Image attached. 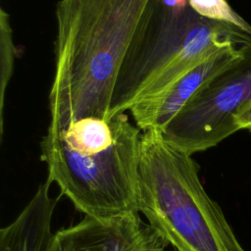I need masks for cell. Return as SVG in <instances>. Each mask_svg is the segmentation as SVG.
Returning a JSON list of instances; mask_svg holds the SVG:
<instances>
[{
	"label": "cell",
	"mask_w": 251,
	"mask_h": 251,
	"mask_svg": "<svg viewBox=\"0 0 251 251\" xmlns=\"http://www.w3.org/2000/svg\"><path fill=\"white\" fill-rule=\"evenodd\" d=\"M150 3L151 0L58 1L47 131H59L83 117L110 120L118 74Z\"/></svg>",
	"instance_id": "6da1fadb"
},
{
	"label": "cell",
	"mask_w": 251,
	"mask_h": 251,
	"mask_svg": "<svg viewBox=\"0 0 251 251\" xmlns=\"http://www.w3.org/2000/svg\"><path fill=\"white\" fill-rule=\"evenodd\" d=\"M142 131L126 113L109 121L89 116L40 142L47 179L85 216L107 218L138 212Z\"/></svg>",
	"instance_id": "7a4b0ae2"
},
{
	"label": "cell",
	"mask_w": 251,
	"mask_h": 251,
	"mask_svg": "<svg viewBox=\"0 0 251 251\" xmlns=\"http://www.w3.org/2000/svg\"><path fill=\"white\" fill-rule=\"evenodd\" d=\"M250 42L244 29L198 15L188 0H151L118 74L110 119L139 101L160 96L214 54Z\"/></svg>",
	"instance_id": "3957f363"
},
{
	"label": "cell",
	"mask_w": 251,
	"mask_h": 251,
	"mask_svg": "<svg viewBox=\"0 0 251 251\" xmlns=\"http://www.w3.org/2000/svg\"><path fill=\"white\" fill-rule=\"evenodd\" d=\"M138 212L176 251H245L204 189L197 163L156 126L141 133Z\"/></svg>",
	"instance_id": "277c9868"
},
{
	"label": "cell",
	"mask_w": 251,
	"mask_h": 251,
	"mask_svg": "<svg viewBox=\"0 0 251 251\" xmlns=\"http://www.w3.org/2000/svg\"><path fill=\"white\" fill-rule=\"evenodd\" d=\"M251 102V42L171 119L164 139L189 155L215 147L240 130L236 118Z\"/></svg>",
	"instance_id": "5b68a950"
},
{
	"label": "cell",
	"mask_w": 251,
	"mask_h": 251,
	"mask_svg": "<svg viewBox=\"0 0 251 251\" xmlns=\"http://www.w3.org/2000/svg\"><path fill=\"white\" fill-rule=\"evenodd\" d=\"M167 243L138 213L97 218L84 216L57 230L47 251H166Z\"/></svg>",
	"instance_id": "8992f818"
},
{
	"label": "cell",
	"mask_w": 251,
	"mask_h": 251,
	"mask_svg": "<svg viewBox=\"0 0 251 251\" xmlns=\"http://www.w3.org/2000/svg\"><path fill=\"white\" fill-rule=\"evenodd\" d=\"M239 55L240 47L224 49L189 70L160 96L137 102L129 109L134 125L141 131L151 126L162 129L202 86Z\"/></svg>",
	"instance_id": "52a82bcc"
},
{
	"label": "cell",
	"mask_w": 251,
	"mask_h": 251,
	"mask_svg": "<svg viewBox=\"0 0 251 251\" xmlns=\"http://www.w3.org/2000/svg\"><path fill=\"white\" fill-rule=\"evenodd\" d=\"M50 185L48 180L41 183L20 215L0 229V251H47L58 202L49 194Z\"/></svg>",
	"instance_id": "ba28073f"
},
{
	"label": "cell",
	"mask_w": 251,
	"mask_h": 251,
	"mask_svg": "<svg viewBox=\"0 0 251 251\" xmlns=\"http://www.w3.org/2000/svg\"><path fill=\"white\" fill-rule=\"evenodd\" d=\"M17 48L13 39V30L9 14L0 10V136L4 131V108L6 92L14 72Z\"/></svg>",
	"instance_id": "9c48e42d"
},
{
	"label": "cell",
	"mask_w": 251,
	"mask_h": 251,
	"mask_svg": "<svg viewBox=\"0 0 251 251\" xmlns=\"http://www.w3.org/2000/svg\"><path fill=\"white\" fill-rule=\"evenodd\" d=\"M191 8L200 16L230 23L244 29L251 35V25L241 18L226 0H188Z\"/></svg>",
	"instance_id": "30bf717a"
},
{
	"label": "cell",
	"mask_w": 251,
	"mask_h": 251,
	"mask_svg": "<svg viewBox=\"0 0 251 251\" xmlns=\"http://www.w3.org/2000/svg\"><path fill=\"white\" fill-rule=\"evenodd\" d=\"M239 129H248L251 132V102L235 120Z\"/></svg>",
	"instance_id": "8fae6325"
},
{
	"label": "cell",
	"mask_w": 251,
	"mask_h": 251,
	"mask_svg": "<svg viewBox=\"0 0 251 251\" xmlns=\"http://www.w3.org/2000/svg\"><path fill=\"white\" fill-rule=\"evenodd\" d=\"M174 251H176V250H174Z\"/></svg>",
	"instance_id": "7c38bea8"
}]
</instances>
